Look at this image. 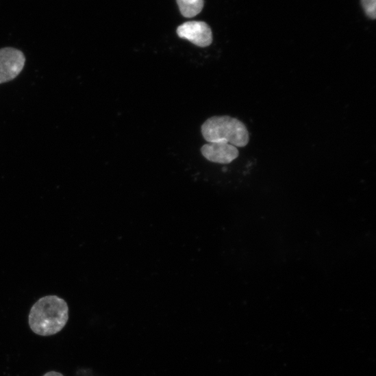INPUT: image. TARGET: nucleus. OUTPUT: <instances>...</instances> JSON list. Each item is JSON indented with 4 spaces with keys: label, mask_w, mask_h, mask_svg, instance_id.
Returning <instances> with one entry per match:
<instances>
[{
    "label": "nucleus",
    "mask_w": 376,
    "mask_h": 376,
    "mask_svg": "<svg viewBox=\"0 0 376 376\" xmlns=\"http://www.w3.org/2000/svg\"><path fill=\"white\" fill-rule=\"evenodd\" d=\"M68 306L57 296L40 299L31 308L29 325L40 336H51L60 331L68 321Z\"/></svg>",
    "instance_id": "1"
},
{
    "label": "nucleus",
    "mask_w": 376,
    "mask_h": 376,
    "mask_svg": "<svg viewBox=\"0 0 376 376\" xmlns=\"http://www.w3.org/2000/svg\"><path fill=\"white\" fill-rule=\"evenodd\" d=\"M201 134L208 143H228L242 148L249 142L246 125L238 118L227 115L207 119L202 125Z\"/></svg>",
    "instance_id": "2"
},
{
    "label": "nucleus",
    "mask_w": 376,
    "mask_h": 376,
    "mask_svg": "<svg viewBox=\"0 0 376 376\" xmlns=\"http://www.w3.org/2000/svg\"><path fill=\"white\" fill-rule=\"evenodd\" d=\"M26 62L24 53L15 48L0 49V85L16 79Z\"/></svg>",
    "instance_id": "3"
},
{
    "label": "nucleus",
    "mask_w": 376,
    "mask_h": 376,
    "mask_svg": "<svg viewBox=\"0 0 376 376\" xmlns=\"http://www.w3.org/2000/svg\"><path fill=\"white\" fill-rule=\"evenodd\" d=\"M177 33L181 38L186 39L200 48L211 46L213 42L211 27L202 21L186 22L177 28Z\"/></svg>",
    "instance_id": "4"
},
{
    "label": "nucleus",
    "mask_w": 376,
    "mask_h": 376,
    "mask_svg": "<svg viewBox=\"0 0 376 376\" xmlns=\"http://www.w3.org/2000/svg\"><path fill=\"white\" fill-rule=\"evenodd\" d=\"M201 152L206 160L219 164H229L239 156L237 147L223 142L205 144L201 147Z\"/></svg>",
    "instance_id": "5"
},
{
    "label": "nucleus",
    "mask_w": 376,
    "mask_h": 376,
    "mask_svg": "<svg viewBox=\"0 0 376 376\" xmlns=\"http://www.w3.org/2000/svg\"><path fill=\"white\" fill-rule=\"evenodd\" d=\"M181 14L186 18H193L202 11L203 0H177Z\"/></svg>",
    "instance_id": "6"
},
{
    "label": "nucleus",
    "mask_w": 376,
    "mask_h": 376,
    "mask_svg": "<svg viewBox=\"0 0 376 376\" xmlns=\"http://www.w3.org/2000/svg\"><path fill=\"white\" fill-rule=\"evenodd\" d=\"M365 14L371 19L376 18V0H361Z\"/></svg>",
    "instance_id": "7"
},
{
    "label": "nucleus",
    "mask_w": 376,
    "mask_h": 376,
    "mask_svg": "<svg viewBox=\"0 0 376 376\" xmlns=\"http://www.w3.org/2000/svg\"><path fill=\"white\" fill-rule=\"evenodd\" d=\"M44 376H64L62 373L55 372V371H51L45 374Z\"/></svg>",
    "instance_id": "8"
}]
</instances>
